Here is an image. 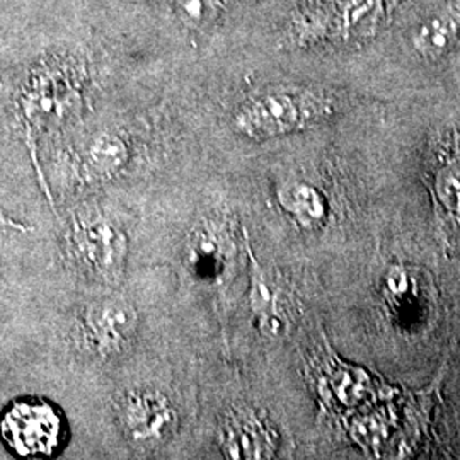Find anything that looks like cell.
<instances>
[{
    "instance_id": "6da1fadb",
    "label": "cell",
    "mask_w": 460,
    "mask_h": 460,
    "mask_svg": "<svg viewBox=\"0 0 460 460\" xmlns=\"http://www.w3.org/2000/svg\"><path fill=\"white\" fill-rule=\"evenodd\" d=\"M130 217L121 191L81 198L57 208L43 230L53 273L77 287H119L128 279L133 256Z\"/></svg>"
},
{
    "instance_id": "7a4b0ae2",
    "label": "cell",
    "mask_w": 460,
    "mask_h": 460,
    "mask_svg": "<svg viewBox=\"0 0 460 460\" xmlns=\"http://www.w3.org/2000/svg\"><path fill=\"white\" fill-rule=\"evenodd\" d=\"M2 459H81L77 431L49 385L19 387L0 404Z\"/></svg>"
},
{
    "instance_id": "3957f363",
    "label": "cell",
    "mask_w": 460,
    "mask_h": 460,
    "mask_svg": "<svg viewBox=\"0 0 460 460\" xmlns=\"http://www.w3.org/2000/svg\"><path fill=\"white\" fill-rule=\"evenodd\" d=\"M334 111V98L324 91L281 85L247 99L232 116V128L251 140H268L311 128Z\"/></svg>"
},
{
    "instance_id": "277c9868",
    "label": "cell",
    "mask_w": 460,
    "mask_h": 460,
    "mask_svg": "<svg viewBox=\"0 0 460 460\" xmlns=\"http://www.w3.org/2000/svg\"><path fill=\"white\" fill-rule=\"evenodd\" d=\"M215 437L227 459H268L279 445L275 429L251 408H232L218 418Z\"/></svg>"
},
{
    "instance_id": "5b68a950",
    "label": "cell",
    "mask_w": 460,
    "mask_h": 460,
    "mask_svg": "<svg viewBox=\"0 0 460 460\" xmlns=\"http://www.w3.org/2000/svg\"><path fill=\"white\" fill-rule=\"evenodd\" d=\"M460 43V0L447 4L425 19L411 34L412 49L428 62H437Z\"/></svg>"
},
{
    "instance_id": "8992f818",
    "label": "cell",
    "mask_w": 460,
    "mask_h": 460,
    "mask_svg": "<svg viewBox=\"0 0 460 460\" xmlns=\"http://www.w3.org/2000/svg\"><path fill=\"white\" fill-rule=\"evenodd\" d=\"M247 254L251 260V281H249V302L251 309L256 315L258 328L264 336L275 340L285 334L287 321L283 319L279 311V298L277 287L270 281L263 271V268L254 258L249 241H247Z\"/></svg>"
},
{
    "instance_id": "52a82bcc",
    "label": "cell",
    "mask_w": 460,
    "mask_h": 460,
    "mask_svg": "<svg viewBox=\"0 0 460 460\" xmlns=\"http://www.w3.org/2000/svg\"><path fill=\"white\" fill-rule=\"evenodd\" d=\"M277 198L279 207L290 215L302 229H319L328 217L326 199L323 193L309 182H285L277 190Z\"/></svg>"
},
{
    "instance_id": "ba28073f",
    "label": "cell",
    "mask_w": 460,
    "mask_h": 460,
    "mask_svg": "<svg viewBox=\"0 0 460 460\" xmlns=\"http://www.w3.org/2000/svg\"><path fill=\"white\" fill-rule=\"evenodd\" d=\"M224 4L226 0H176V14L186 28L203 31L218 21Z\"/></svg>"
}]
</instances>
